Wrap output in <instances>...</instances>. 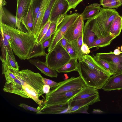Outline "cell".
<instances>
[{
    "label": "cell",
    "instance_id": "6da1fadb",
    "mask_svg": "<svg viewBox=\"0 0 122 122\" xmlns=\"http://www.w3.org/2000/svg\"><path fill=\"white\" fill-rule=\"evenodd\" d=\"M0 29L12 39L10 44L14 53L20 59H27L36 42V38L31 33L25 32L0 23Z\"/></svg>",
    "mask_w": 122,
    "mask_h": 122
},
{
    "label": "cell",
    "instance_id": "7a4b0ae2",
    "mask_svg": "<svg viewBox=\"0 0 122 122\" xmlns=\"http://www.w3.org/2000/svg\"><path fill=\"white\" fill-rule=\"evenodd\" d=\"M118 13L115 9L102 8L98 14L89 20L91 30L97 38L109 34V29L112 22Z\"/></svg>",
    "mask_w": 122,
    "mask_h": 122
},
{
    "label": "cell",
    "instance_id": "3957f363",
    "mask_svg": "<svg viewBox=\"0 0 122 122\" xmlns=\"http://www.w3.org/2000/svg\"><path fill=\"white\" fill-rule=\"evenodd\" d=\"M77 72L86 86L98 89L102 88L111 76L104 73L94 72L82 61H79L78 63Z\"/></svg>",
    "mask_w": 122,
    "mask_h": 122
},
{
    "label": "cell",
    "instance_id": "277c9868",
    "mask_svg": "<svg viewBox=\"0 0 122 122\" xmlns=\"http://www.w3.org/2000/svg\"><path fill=\"white\" fill-rule=\"evenodd\" d=\"M71 58L66 50L57 44L47 54L45 62L50 67L56 70L67 62Z\"/></svg>",
    "mask_w": 122,
    "mask_h": 122
},
{
    "label": "cell",
    "instance_id": "5b68a950",
    "mask_svg": "<svg viewBox=\"0 0 122 122\" xmlns=\"http://www.w3.org/2000/svg\"><path fill=\"white\" fill-rule=\"evenodd\" d=\"M85 85V83L80 76L76 77H72L69 79L59 82V85L51 88L49 92L46 94L45 96H53L79 90Z\"/></svg>",
    "mask_w": 122,
    "mask_h": 122
},
{
    "label": "cell",
    "instance_id": "8992f818",
    "mask_svg": "<svg viewBox=\"0 0 122 122\" xmlns=\"http://www.w3.org/2000/svg\"><path fill=\"white\" fill-rule=\"evenodd\" d=\"M80 14L75 13L67 15L64 16L62 21L57 26L56 30L52 37L48 52L51 51L59 41L63 37L70 26L73 24Z\"/></svg>",
    "mask_w": 122,
    "mask_h": 122
},
{
    "label": "cell",
    "instance_id": "52a82bcc",
    "mask_svg": "<svg viewBox=\"0 0 122 122\" xmlns=\"http://www.w3.org/2000/svg\"><path fill=\"white\" fill-rule=\"evenodd\" d=\"M24 82L32 87L38 92L41 96L44 94L42 81V76L39 73L34 72L28 69L19 71Z\"/></svg>",
    "mask_w": 122,
    "mask_h": 122
},
{
    "label": "cell",
    "instance_id": "ba28073f",
    "mask_svg": "<svg viewBox=\"0 0 122 122\" xmlns=\"http://www.w3.org/2000/svg\"><path fill=\"white\" fill-rule=\"evenodd\" d=\"M96 56L110 64L114 71V75L122 73V53L117 55L112 52L100 53H97Z\"/></svg>",
    "mask_w": 122,
    "mask_h": 122
},
{
    "label": "cell",
    "instance_id": "9c48e42d",
    "mask_svg": "<svg viewBox=\"0 0 122 122\" xmlns=\"http://www.w3.org/2000/svg\"><path fill=\"white\" fill-rule=\"evenodd\" d=\"M84 27V20L81 14L68 29L63 38L70 42L76 40L83 35Z\"/></svg>",
    "mask_w": 122,
    "mask_h": 122
},
{
    "label": "cell",
    "instance_id": "30bf717a",
    "mask_svg": "<svg viewBox=\"0 0 122 122\" xmlns=\"http://www.w3.org/2000/svg\"><path fill=\"white\" fill-rule=\"evenodd\" d=\"M80 89L71 91L53 96L46 97L45 101L42 107L61 104L68 102Z\"/></svg>",
    "mask_w": 122,
    "mask_h": 122
},
{
    "label": "cell",
    "instance_id": "8fae6325",
    "mask_svg": "<svg viewBox=\"0 0 122 122\" xmlns=\"http://www.w3.org/2000/svg\"><path fill=\"white\" fill-rule=\"evenodd\" d=\"M69 9L68 4L66 0H58L51 10L49 20L51 22H57L59 18L66 14Z\"/></svg>",
    "mask_w": 122,
    "mask_h": 122
},
{
    "label": "cell",
    "instance_id": "7c38bea8",
    "mask_svg": "<svg viewBox=\"0 0 122 122\" xmlns=\"http://www.w3.org/2000/svg\"><path fill=\"white\" fill-rule=\"evenodd\" d=\"M100 101L99 94L84 99L69 101L70 113L74 112L80 108L92 105Z\"/></svg>",
    "mask_w": 122,
    "mask_h": 122
},
{
    "label": "cell",
    "instance_id": "4fadbf2b",
    "mask_svg": "<svg viewBox=\"0 0 122 122\" xmlns=\"http://www.w3.org/2000/svg\"><path fill=\"white\" fill-rule=\"evenodd\" d=\"M3 89L5 92L16 94L24 98H30L21 81L16 78L9 83L5 82Z\"/></svg>",
    "mask_w": 122,
    "mask_h": 122
},
{
    "label": "cell",
    "instance_id": "5bb4252c",
    "mask_svg": "<svg viewBox=\"0 0 122 122\" xmlns=\"http://www.w3.org/2000/svg\"><path fill=\"white\" fill-rule=\"evenodd\" d=\"M41 114H57L70 113V106L69 102L59 104L38 107Z\"/></svg>",
    "mask_w": 122,
    "mask_h": 122
},
{
    "label": "cell",
    "instance_id": "9a60e30c",
    "mask_svg": "<svg viewBox=\"0 0 122 122\" xmlns=\"http://www.w3.org/2000/svg\"><path fill=\"white\" fill-rule=\"evenodd\" d=\"M50 0H42L40 8L35 19L34 28L31 34L36 38L39 34L40 27Z\"/></svg>",
    "mask_w": 122,
    "mask_h": 122
},
{
    "label": "cell",
    "instance_id": "2e32d148",
    "mask_svg": "<svg viewBox=\"0 0 122 122\" xmlns=\"http://www.w3.org/2000/svg\"><path fill=\"white\" fill-rule=\"evenodd\" d=\"M32 1V0H17V27L19 30L22 31L21 26V20Z\"/></svg>",
    "mask_w": 122,
    "mask_h": 122
},
{
    "label": "cell",
    "instance_id": "e0dca14e",
    "mask_svg": "<svg viewBox=\"0 0 122 122\" xmlns=\"http://www.w3.org/2000/svg\"><path fill=\"white\" fill-rule=\"evenodd\" d=\"M102 89L107 92L122 89V73L110 76Z\"/></svg>",
    "mask_w": 122,
    "mask_h": 122
},
{
    "label": "cell",
    "instance_id": "ac0fdd59",
    "mask_svg": "<svg viewBox=\"0 0 122 122\" xmlns=\"http://www.w3.org/2000/svg\"><path fill=\"white\" fill-rule=\"evenodd\" d=\"M28 60L30 63L36 66L46 75L51 77H57V72L49 67L45 62L41 61L38 59H30Z\"/></svg>",
    "mask_w": 122,
    "mask_h": 122
},
{
    "label": "cell",
    "instance_id": "d6986e66",
    "mask_svg": "<svg viewBox=\"0 0 122 122\" xmlns=\"http://www.w3.org/2000/svg\"><path fill=\"white\" fill-rule=\"evenodd\" d=\"M34 20L31 3L22 17L21 23L24 26L27 32L31 33L34 28Z\"/></svg>",
    "mask_w": 122,
    "mask_h": 122
},
{
    "label": "cell",
    "instance_id": "ffe728a7",
    "mask_svg": "<svg viewBox=\"0 0 122 122\" xmlns=\"http://www.w3.org/2000/svg\"><path fill=\"white\" fill-rule=\"evenodd\" d=\"M82 61L85 62L90 69L96 73H104L112 76L109 72L99 65L95 60L93 57L90 55L87 54L83 56Z\"/></svg>",
    "mask_w": 122,
    "mask_h": 122
},
{
    "label": "cell",
    "instance_id": "44dd1931",
    "mask_svg": "<svg viewBox=\"0 0 122 122\" xmlns=\"http://www.w3.org/2000/svg\"><path fill=\"white\" fill-rule=\"evenodd\" d=\"M98 90L85 85L69 101L85 98L99 94Z\"/></svg>",
    "mask_w": 122,
    "mask_h": 122
},
{
    "label": "cell",
    "instance_id": "7402d4cb",
    "mask_svg": "<svg viewBox=\"0 0 122 122\" xmlns=\"http://www.w3.org/2000/svg\"><path fill=\"white\" fill-rule=\"evenodd\" d=\"M100 5L94 3L86 6L81 14L84 20L92 19L97 15L102 8Z\"/></svg>",
    "mask_w": 122,
    "mask_h": 122
},
{
    "label": "cell",
    "instance_id": "603a6c76",
    "mask_svg": "<svg viewBox=\"0 0 122 122\" xmlns=\"http://www.w3.org/2000/svg\"><path fill=\"white\" fill-rule=\"evenodd\" d=\"M95 33L91 30L90 22L88 20L84 26L83 31V42L89 47L97 38Z\"/></svg>",
    "mask_w": 122,
    "mask_h": 122
},
{
    "label": "cell",
    "instance_id": "cb8c5ba5",
    "mask_svg": "<svg viewBox=\"0 0 122 122\" xmlns=\"http://www.w3.org/2000/svg\"><path fill=\"white\" fill-rule=\"evenodd\" d=\"M122 29V16L116 15L111 23L109 29V34L116 37L120 34Z\"/></svg>",
    "mask_w": 122,
    "mask_h": 122
},
{
    "label": "cell",
    "instance_id": "d4e9b609",
    "mask_svg": "<svg viewBox=\"0 0 122 122\" xmlns=\"http://www.w3.org/2000/svg\"><path fill=\"white\" fill-rule=\"evenodd\" d=\"M23 87L30 98L32 99L38 104L40 107L43 106L44 102L43 100L40 99L39 97L40 96L36 89L25 83Z\"/></svg>",
    "mask_w": 122,
    "mask_h": 122
},
{
    "label": "cell",
    "instance_id": "484cf974",
    "mask_svg": "<svg viewBox=\"0 0 122 122\" xmlns=\"http://www.w3.org/2000/svg\"><path fill=\"white\" fill-rule=\"evenodd\" d=\"M116 38L115 36L110 34L105 37L97 38L91 45L89 48L90 49L96 47L97 50L99 48L109 45L112 41Z\"/></svg>",
    "mask_w": 122,
    "mask_h": 122
},
{
    "label": "cell",
    "instance_id": "4316f807",
    "mask_svg": "<svg viewBox=\"0 0 122 122\" xmlns=\"http://www.w3.org/2000/svg\"><path fill=\"white\" fill-rule=\"evenodd\" d=\"M77 58H71L67 62L56 70L58 73H68L78 71V63Z\"/></svg>",
    "mask_w": 122,
    "mask_h": 122
},
{
    "label": "cell",
    "instance_id": "83f0119b",
    "mask_svg": "<svg viewBox=\"0 0 122 122\" xmlns=\"http://www.w3.org/2000/svg\"><path fill=\"white\" fill-rule=\"evenodd\" d=\"M83 35L80 36L76 40L70 42V43L76 52L78 60L79 61H82L84 55L82 54L81 50V47L83 42Z\"/></svg>",
    "mask_w": 122,
    "mask_h": 122
},
{
    "label": "cell",
    "instance_id": "f1b7e54d",
    "mask_svg": "<svg viewBox=\"0 0 122 122\" xmlns=\"http://www.w3.org/2000/svg\"><path fill=\"white\" fill-rule=\"evenodd\" d=\"M46 54L45 51V49L42 47L41 44H38L36 41L27 60L41 56H46Z\"/></svg>",
    "mask_w": 122,
    "mask_h": 122
},
{
    "label": "cell",
    "instance_id": "f546056e",
    "mask_svg": "<svg viewBox=\"0 0 122 122\" xmlns=\"http://www.w3.org/2000/svg\"><path fill=\"white\" fill-rule=\"evenodd\" d=\"M100 3L104 8L114 9L122 5L118 0H100Z\"/></svg>",
    "mask_w": 122,
    "mask_h": 122
},
{
    "label": "cell",
    "instance_id": "4dcf8cb0",
    "mask_svg": "<svg viewBox=\"0 0 122 122\" xmlns=\"http://www.w3.org/2000/svg\"><path fill=\"white\" fill-rule=\"evenodd\" d=\"M57 0H51L46 11L44 18L40 27L39 33L49 20L51 10L55 4Z\"/></svg>",
    "mask_w": 122,
    "mask_h": 122
},
{
    "label": "cell",
    "instance_id": "1f68e13d",
    "mask_svg": "<svg viewBox=\"0 0 122 122\" xmlns=\"http://www.w3.org/2000/svg\"><path fill=\"white\" fill-rule=\"evenodd\" d=\"M95 60L101 66L109 72L111 75H114V71L110 64L106 61L93 55Z\"/></svg>",
    "mask_w": 122,
    "mask_h": 122
},
{
    "label": "cell",
    "instance_id": "d6a6232c",
    "mask_svg": "<svg viewBox=\"0 0 122 122\" xmlns=\"http://www.w3.org/2000/svg\"><path fill=\"white\" fill-rule=\"evenodd\" d=\"M5 64L8 67L15 70L19 71V66L16 60L14 59L7 51L5 61L2 62Z\"/></svg>",
    "mask_w": 122,
    "mask_h": 122
},
{
    "label": "cell",
    "instance_id": "836d02e7",
    "mask_svg": "<svg viewBox=\"0 0 122 122\" xmlns=\"http://www.w3.org/2000/svg\"><path fill=\"white\" fill-rule=\"evenodd\" d=\"M57 22H51L46 34L41 40L40 43L51 37L55 32L57 28Z\"/></svg>",
    "mask_w": 122,
    "mask_h": 122
},
{
    "label": "cell",
    "instance_id": "e575fe53",
    "mask_svg": "<svg viewBox=\"0 0 122 122\" xmlns=\"http://www.w3.org/2000/svg\"><path fill=\"white\" fill-rule=\"evenodd\" d=\"M51 22L49 19L39 33L36 39V41L37 43H40L41 40L46 34Z\"/></svg>",
    "mask_w": 122,
    "mask_h": 122
},
{
    "label": "cell",
    "instance_id": "d590c367",
    "mask_svg": "<svg viewBox=\"0 0 122 122\" xmlns=\"http://www.w3.org/2000/svg\"><path fill=\"white\" fill-rule=\"evenodd\" d=\"M42 0H33L32 2V9L35 19L40 8Z\"/></svg>",
    "mask_w": 122,
    "mask_h": 122
},
{
    "label": "cell",
    "instance_id": "8d00e7d4",
    "mask_svg": "<svg viewBox=\"0 0 122 122\" xmlns=\"http://www.w3.org/2000/svg\"><path fill=\"white\" fill-rule=\"evenodd\" d=\"M5 13L12 25V27L15 28L17 27V18L5 9H4Z\"/></svg>",
    "mask_w": 122,
    "mask_h": 122
},
{
    "label": "cell",
    "instance_id": "74e56055",
    "mask_svg": "<svg viewBox=\"0 0 122 122\" xmlns=\"http://www.w3.org/2000/svg\"><path fill=\"white\" fill-rule=\"evenodd\" d=\"M0 46L2 52V55L0 58L2 62L5 61L6 56L7 48L1 37L0 36Z\"/></svg>",
    "mask_w": 122,
    "mask_h": 122
},
{
    "label": "cell",
    "instance_id": "f35d334b",
    "mask_svg": "<svg viewBox=\"0 0 122 122\" xmlns=\"http://www.w3.org/2000/svg\"><path fill=\"white\" fill-rule=\"evenodd\" d=\"M66 50L71 58H77V56L76 51L70 43L67 45Z\"/></svg>",
    "mask_w": 122,
    "mask_h": 122
},
{
    "label": "cell",
    "instance_id": "ab89813d",
    "mask_svg": "<svg viewBox=\"0 0 122 122\" xmlns=\"http://www.w3.org/2000/svg\"><path fill=\"white\" fill-rule=\"evenodd\" d=\"M0 36L1 37L5 45L7 48V51L8 52L14 60H15L12 51L10 43L2 35L0 34Z\"/></svg>",
    "mask_w": 122,
    "mask_h": 122
},
{
    "label": "cell",
    "instance_id": "60d3db41",
    "mask_svg": "<svg viewBox=\"0 0 122 122\" xmlns=\"http://www.w3.org/2000/svg\"><path fill=\"white\" fill-rule=\"evenodd\" d=\"M42 81L44 85H49L50 88L56 87L59 84V82H57L42 77Z\"/></svg>",
    "mask_w": 122,
    "mask_h": 122
},
{
    "label": "cell",
    "instance_id": "b9f144b4",
    "mask_svg": "<svg viewBox=\"0 0 122 122\" xmlns=\"http://www.w3.org/2000/svg\"><path fill=\"white\" fill-rule=\"evenodd\" d=\"M18 106L26 110L35 112L37 114H41L40 110L38 107L37 108H36L23 103H20L18 105Z\"/></svg>",
    "mask_w": 122,
    "mask_h": 122
},
{
    "label": "cell",
    "instance_id": "7bdbcfd3",
    "mask_svg": "<svg viewBox=\"0 0 122 122\" xmlns=\"http://www.w3.org/2000/svg\"><path fill=\"white\" fill-rule=\"evenodd\" d=\"M7 83H9L16 78L15 76L9 70H8L4 74Z\"/></svg>",
    "mask_w": 122,
    "mask_h": 122
},
{
    "label": "cell",
    "instance_id": "ee69618b",
    "mask_svg": "<svg viewBox=\"0 0 122 122\" xmlns=\"http://www.w3.org/2000/svg\"><path fill=\"white\" fill-rule=\"evenodd\" d=\"M69 6V10L72 9H75L81 1L77 0H66Z\"/></svg>",
    "mask_w": 122,
    "mask_h": 122
},
{
    "label": "cell",
    "instance_id": "f6af8a7d",
    "mask_svg": "<svg viewBox=\"0 0 122 122\" xmlns=\"http://www.w3.org/2000/svg\"><path fill=\"white\" fill-rule=\"evenodd\" d=\"M81 50L82 54L84 55H87L90 52L89 46L83 42L81 47Z\"/></svg>",
    "mask_w": 122,
    "mask_h": 122
},
{
    "label": "cell",
    "instance_id": "bcb514c9",
    "mask_svg": "<svg viewBox=\"0 0 122 122\" xmlns=\"http://www.w3.org/2000/svg\"><path fill=\"white\" fill-rule=\"evenodd\" d=\"M70 42L66 39L63 38L59 41L57 44L60 45L66 49L67 45Z\"/></svg>",
    "mask_w": 122,
    "mask_h": 122
},
{
    "label": "cell",
    "instance_id": "7dc6e473",
    "mask_svg": "<svg viewBox=\"0 0 122 122\" xmlns=\"http://www.w3.org/2000/svg\"><path fill=\"white\" fill-rule=\"evenodd\" d=\"M89 108V106L81 107L76 111L74 113H82L88 114L87 111Z\"/></svg>",
    "mask_w": 122,
    "mask_h": 122
},
{
    "label": "cell",
    "instance_id": "c3c4849f",
    "mask_svg": "<svg viewBox=\"0 0 122 122\" xmlns=\"http://www.w3.org/2000/svg\"><path fill=\"white\" fill-rule=\"evenodd\" d=\"M52 37H51L47 39L44 41L41 44L43 48L45 49V48L48 47L50 46Z\"/></svg>",
    "mask_w": 122,
    "mask_h": 122
},
{
    "label": "cell",
    "instance_id": "681fc988",
    "mask_svg": "<svg viewBox=\"0 0 122 122\" xmlns=\"http://www.w3.org/2000/svg\"><path fill=\"white\" fill-rule=\"evenodd\" d=\"M0 34L2 35L10 43L12 41V39L10 36L6 32L0 29Z\"/></svg>",
    "mask_w": 122,
    "mask_h": 122
},
{
    "label": "cell",
    "instance_id": "f907efd6",
    "mask_svg": "<svg viewBox=\"0 0 122 122\" xmlns=\"http://www.w3.org/2000/svg\"><path fill=\"white\" fill-rule=\"evenodd\" d=\"M50 87L47 85H44L43 86V91L44 93L46 94L48 93L50 91Z\"/></svg>",
    "mask_w": 122,
    "mask_h": 122
},
{
    "label": "cell",
    "instance_id": "816d5d0a",
    "mask_svg": "<svg viewBox=\"0 0 122 122\" xmlns=\"http://www.w3.org/2000/svg\"><path fill=\"white\" fill-rule=\"evenodd\" d=\"M120 47H118L117 49H116L114 50L113 53L116 55H119L122 53L120 50Z\"/></svg>",
    "mask_w": 122,
    "mask_h": 122
},
{
    "label": "cell",
    "instance_id": "f5cc1de1",
    "mask_svg": "<svg viewBox=\"0 0 122 122\" xmlns=\"http://www.w3.org/2000/svg\"><path fill=\"white\" fill-rule=\"evenodd\" d=\"M102 112L100 110L94 109L92 113H100Z\"/></svg>",
    "mask_w": 122,
    "mask_h": 122
},
{
    "label": "cell",
    "instance_id": "db71d44e",
    "mask_svg": "<svg viewBox=\"0 0 122 122\" xmlns=\"http://www.w3.org/2000/svg\"><path fill=\"white\" fill-rule=\"evenodd\" d=\"M6 4V2L5 0H0V5L3 6L5 5Z\"/></svg>",
    "mask_w": 122,
    "mask_h": 122
},
{
    "label": "cell",
    "instance_id": "11a10c76",
    "mask_svg": "<svg viewBox=\"0 0 122 122\" xmlns=\"http://www.w3.org/2000/svg\"><path fill=\"white\" fill-rule=\"evenodd\" d=\"M122 4V0H118Z\"/></svg>",
    "mask_w": 122,
    "mask_h": 122
},
{
    "label": "cell",
    "instance_id": "9f6ffc18",
    "mask_svg": "<svg viewBox=\"0 0 122 122\" xmlns=\"http://www.w3.org/2000/svg\"><path fill=\"white\" fill-rule=\"evenodd\" d=\"M121 49L122 52V45L121 46Z\"/></svg>",
    "mask_w": 122,
    "mask_h": 122
},
{
    "label": "cell",
    "instance_id": "6f0895ef",
    "mask_svg": "<svg viewBox=\"0 0 122 122\" xmlns=\"http://www.w3.org/2000/svg\"><path fill=\"white\" fill-rule=\"evenodd\" d=\"M78 0V1H81V2H82L83 1V0Z\"/></svg>",
    "mask_w": 122,
    "mask_h": 122
},
{
    "label": "cell",
    "instance_id": "680465c9",
    "mask_svg": "<svg viewBox=\"0 0 122 122\" xmlns=\"http://www.w3.org/2000/svg\"></svg>",
    "mask_w": 122,
    "mask_h": 122
}]
</instances>
